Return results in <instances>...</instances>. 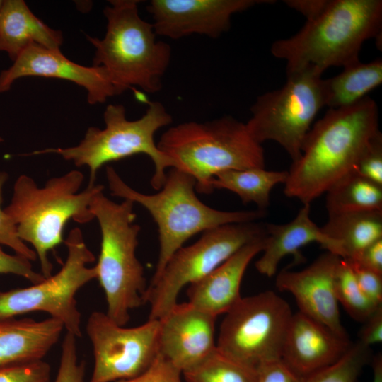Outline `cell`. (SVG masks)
Listing matches in <instances>:
<instances>
[{
	"mask_svg": "<svg viewBox=\"0 0 382 382\" xmlns=\"http://www.w3.org/2000/svg\"><path fill=\"white\" fill-rule=\"evenodd\" d=\"M380 132L376 102L365 97L345 108L328 109L312 125L293 162L284 183V194L303 204L326 193L354 168Z\"/></svg>",
	"mask_w": 382,
	"mask_h": 382,
	"instance_id": "obj_1",
	"label": "cell"
},
{
	"mask_svg": "<svg viewBox=\"0 0 382 382\" xmlns=\"http://www.w3.org/2000/svg\"><path fill=\"white\" fill-rule=\"evenodd\" d=\"M381 0H328L294 35L272 44V54L286 63V72L313 67L323 74L359 60L365 41L381 40Z\"/></svg>",
	"mask_w": 382,
	"mask_h": 382,
	"instance_id": "obj_2",
	"label": "cell"
},
{
	"mask_svg": "<svg viewBox=\"0 0 382 382\" xmlns=\"http://www.w3.org/2000/svg\"><path fill=\"white\" fill-rule=\"evenodd\" d=\"M83 180V173L72 170L40 187L30 177L21 175L14 183L11 202L4 209L18 238L33 247L45 278L52 275L53 265L48 255L63 241L67 221L72 219L86 224L94 219L90 202L104 187L95 184L79 192Z\"/></svg>",
	"mask_w": 382,
	"mask_h": 382,
	"instance_id": "obj_3",
	"label": "cell"
},
{
	"mask_svg": "<svg viewBox=\"0 0 382 382\" xmlns=\"http://www.w3.org/2000/svg\"><path fill=\"white\" fill-rule=\"evenodd\" d=\"M106 178L113 196L141 204L157 225L160 250L150 283L158 279L171 256L195 235L228 224L256 221L266 214L260 209L227 212L206 205L195 193L194 178L176 168L166 173L162 187L152 195L132 188L111 166L106 168Z\"/></svg>",
	"mask_w": 382,
	"mask_h": 382,
	"instance_id": "obj_4",
	"label": "cell"
},
{
	"mask_svg": "<svg viewBox=\"0 0 382 382\" xmlns=\"http://www.w3.org/2000/svg\"><path fill=\"white\" fill-rule=\"evenodd\" d=\"M110 2L104 9V37L87 36L96 48L93 66L105 69L118 95L134 86L149 93L159 91L170 62V45L157 40L153 24L139 16V1Z\"/></svg>",
	"mask_w": 382,
	"mask_h": 382,
	"instance_id": "obj_5",
	"label": "cell"
},
{
	"mask_svg": "<svg viewBox=\"0 0 382 382\" xmlns=\"http://www.w3.org/2000/svg\"><path fill=\"white\" fill-rule=\"evenodd\" d=\"M157 146L175 161L176 169L194 178L199 193L212 192L211 182L221 172L265 168L262 145L245 123L231 116L180 123L166 130Z\"/></svg>",
	"mask_w": 382,
	"mask_h": 382,
	"instance_id": "obj_6",
	"label": "cell"
},
{
	"mask_svg": "<svg viewBox=\"0 0 382 382\" xmlns=\"http://www.w3.org/2000/svg\"><path fill=\"white\" fill-rule=\"evenodd\" d=\"M133 207L129 199L120 204L110 200L103 190L90 202L101 233L96 279L105 294L106 314L122 326L129 321L130 311L144 303L147 288L143 266L136 256L141 228L134 224Z\"/></svg>",
	"mask_w": 382,
	"mask_h": 382,
	"instance_id": "obj_7",
	"label": "cell"
},
{
	"mask_svg": "<svg viewBox=\"0 0 382 382\" xmlns=\"http://www.w3.org/2000/svg\"><path fill=\"white\" fill-rule=\"evenodd\" d=\"M103 119V129L90 127L76 146L34 151L30 155L57 154L78 167L86 166L90 169L88 185H93L98 170L105 163L144 154L154 164L151 185L158 191L166 180V169L176 167L175 161L162 152L154 141L155 133L172 122L164 105L158 101L150 102L141 117L129 120L122 105L110 104Z\"/></svg>",
	"mask_w": 382,
	"mask_h": 382,
	"instance_id": "obj_8",
	"label": "cell"
},
{
	"mask_svg": "<svg viewBox=\"0 0 382 382\" xmlns=\"http://www.w3.org/2000/svg\"><path fill=\"white\" fill-rule=\"evenodd\" d=\"M322 75L311 66L286 72L281 88L260 95L245 123L253 139L260 144L274 141L292 163L297 161L316 116L325 106Z\"/></svg>",
	"mask_w": 382,
	"mask_h": 382,
	"instance_id": "obj_9",
	"label": "cell"
},
{
	"mask_svg": "<svg viewBox=\"0 0 382 382\" xmlns=\"http://www.w3.org/2000/svg\"><path fill=\"white\" fill-rule=\"evenodd\" d=\"M265 224L256 221L222 225L203 232L169 259L158 279L147 286L144 301L149 319L158 320L178 303L181 290L212 272L243 246L265 236Z\"/></svg>",
	"mask_w": 382,
	"mask_h": 382,
	"instance_id": "obj_10",
	"label": "cell"
},
{
	"mask_svg": "<svg viewBox=\"0 0 382 382\" xmlns=\"http://www.w3.org/2000/svg\"><path fill=\"white\" fill-rule=\"evenodd\" d=\"M293 313L288 303L272 291L241 298L225 313L216 349L253 369L282 359Z\"/></svg>",
	"mask_w": 382,
	"mask_h": 382,
	"instance_id": "obj_11",
	"label": "cell"
},
{
	"mask_svg": "<svg viewBox=\"0 0 382 382\" xmlns=\"http://www.w3.org/2000/svg\"><path fill=\"white\" fill-rule=\"evenodd\" d=\"M65 244L67 257L56 274L28 287L0 292V319L34 311L45 312L61 322L66 332L81 337V316L76 295L84 285L96 279L95 266H88L96 258L78 227L69 232Z\"/></svg>",
	"mask_w": 382,
	"mask_h": 382,
	"instance_id": "obj_12",
	"label": "cell"
},
{
	"mask_svg": "<svg viewBox=\"0 0 382 382\" xmlns=\"http://www.w3.org/2000/svg\"><path fill=\"white\" fill-rule=\"evenodd\" d=\"M86 331L91 342L93 368L90 382H117L144 372L159 354V320L132 328L120 325L106 313L93 311Z\"/></svg>",
	"mask_w": 382,
	"mask_h": 382,
	"instance_id": "obj_13",
	"label": "cell"
},
{
	"mask_svg": "<svg viewBox=\"0 0 382 382\" xmlns=\"http://www.w3.org/2000/svg\"><path fill=\"white\" fill-rule=\"evenodd\" d=\"M273 1L151 0V15L157 35L177 40L193 34L216 38L231 27L233 14Z\"/></svg>",
	"mask_w": 382,
	"mask_h": 382,
	"instance_id": "obj_14",
	"label": "cell"
},
{
	"mask_svg": "<svg viewBox=\"0 0 382 382\" xmlns=\"http://www.w3.org/2000/svg\"><path fill=\"white\" fill-rule=\"evenodd\" d=\"M27 76L56 78L73 82L87 92L91 105L103 103L118 95L105 69L86 66L66 58L60 50L31 45L24 50L13 64L0 74V93L8 91L18 79Z\"/></svg>",
	"mask_w": 382,
	"mask_h": 382,
	"instance_id": "obj_15",
	"label": "cell"
},
{
	"mask_svg": "<svg viewBox=\"0 0 382 382\" xmlns=\"http://www.w3.org/2000/svg\"><path fill=\"white\" fill-rule=\"evenodd\" d=\"M342 257L326 251L300 271L284 270L276 277L281 291L289 292L299 312L323 324L337 335L348 337L342 324L335 280Z\"/></svg>",
	"mask_w": 382,
	"mask_h": 382,
	"instance_id": "obj_16",
	"label": "cell"
},
{
	"mask_svg": "<svg viewBox=\"0 0 382 382\" xmlns=\"http://www.w3.org/2000/svg\"><path fill=\"white\" fill-rule=\"evenodd\" d=\"M216 318L178 302L158 319L159 354L182 373L197 366L216 349Z\"/></svg>",
	"mask_w": 382,
	"mask_h": 382,
	"instance_id": "obj_17",
	"label": "cell"
},
{
	"mask_svg": "<svg viewBox=\"0 0 382 382\" xmlns=\"http://www.w3.org/2000/svg\"><path fill=\"white\" fill-rule=\"evenodd\" d=\"M323 324L298 311L293 314L282 360L302 378L339 360L352 345Z\"/></svg>",
	"mask_w": 382,
	"mask_h": 382,
	"instance_id": "obj_18",
	"label": "cell"
},
{
	"mask_svg": "<svg viewBox=\"0 0 382 382\" xmlns=\"http://www.w3.org/2000/svg\"><path fill=\"white\" fill-rule=\"evenodd\" d=\"M266 236L243 246L212 272L190 284L187 302L216 317L231 310L242 298L244 273L253 258L262 251Z\"/></svg>",
	"mask_w": 382,
	"mask_h": 382,
	"instance_id": "obj_19",
	"label": "cell"
},
{
	"mask_svg": "<svg viewBox=\"0 0 382 382\" xmlns=\"http://www.w3.org/2000/svg\"><path fill=\"white\" fill-rule=\"evenodd\" d=\"M310 211L311 204H304L290 222L265 224L267 236L262 255L255 262L258 272L268 277L274 276L281 260L289 255L301 262L300 249L311 243H318L326 251L344 258L341 243L323 232L311 220Z\"/></svg>",
	"mask_w": 382,
	"mask_h": 382,
	"instance_id": "obj_20",
	"label": "cell"
},
{
	"mask_svg": "<svg viewBox=\"0 0 382 382\" xmlns=\"http://www.w3.org/2000/svg\"><path fill=\"white\" fill-rule=\"evenodd\" d=\"M63 330L62 323L51 317L0 319V367L42 360Z\"/></svg>",
	"mask_w": 382,
	"mask_h": 382,
	"instance_id": "obj_21",
	"label": "cell"
},
{
	"mask_svg": "<svg viewBox=\"0 0 382 382\" xmlns=\"http://www.w3.org/2000/svg\"><path fill=\"white\" fill-rule=\"evenodd\" d=\"M62 33L44 23L22 0H6L0 7V51L12 60L27 47L40 45L59 50Z\"/></svg>",
	"mask_w": 382,
	"mask_h": 382,
	"instance_id": "obj_22",
	"label": "cell"
},
{
	"mask_svg": "<svg viewBox=\"0 0 382 382\" xmlns=\"http://www.w3.org/2000/svg\"><path fill=\"white\" fill-rule=\"evenodd\" d=\"M323 232L340 242L345 257L356 260L362 251L382 238V212H354L328 214Z\"/></svg>",
	"mask_w": 382,
	"mask_h": 382,
	"instance_id": "obj_23",
	"label": "cell"
},
{
	"mask_svg": "<svg viewBox=\"0 0 382 382\" xmlns=\"http://www.w3.org/2000/svg\"><path fill=\"white\" fill-rule=\"evenodd\" d=\"M337 75L323 79L325 104L329 109L352 105L382 83V60H359L344 67Z\"/></svg>",
	"mask_w": 382,
	"mask_h": 382,
	"instance_id": "obj_24",
	"label": "cell"
},
{
	"mask_svg": "<svg viewBox=\"0 0 382 382\" xmlns=\"http://www.w3.org/2000/svg\"><path fill=\"white\" fill-rule=\"evenodd\" d=\"M288 171L267 170L265 168L229 170L216 174L211 182L212 190L225 189L236 193L243 204L254 203L265 211L274 186L285 183Z\"/></svg>",
	"mask_w": 382,
	"mask_h": 382,
	"instance_id": "obj_25",
	"label": "cell"
},
{
	"mask_svg": "<svg viewBox=\"0 0 382 382\" xmlns=\"http://www.w3.org/2000/svg\"><path fill=\"white\" fill-rule=\"evenodd\" d=\"M326 194L328 214L382 212V186L354 171L339 180Z\"/></svg>",
	"mask_w": 382,
	"mask_h": 382,
	"instance_id": "obj_26",
	"label": "cell"
},
{
	"mask_svg": "<svg viewBox=\"0 0 382 382\" xmlns=\"http://www.w3.org/2000/svg\"><path fill=\"white\" fill-rule=\"evenodd\" d=\"M184 382H257V369L238 362L217 349L183 373Z\"/></svg>",
	"mask_w": 382,
	"mask_h": 382,
	"instance_id": "obj_27",
	"label": "cell"
},
{
	"mask_svg": "<svg viewBox=\"0 0 382 382\" xmlns=\"http://www.w3.org/2000/svg\"><path fill=\"white\" fill-rule=\"evenodd\" d=\"M336 296L339 303L358 322L364 323L381 305L369 299L361 290L349 262L341 258L335 280Z\"/></svg>",
	"mask_w": 382,
	"mask_h": 382,
	"instance_id": "obj_28",
	"label": "cell"
},
{
	"mask_svg": "<svg viewBox=\"0 0 382 382\" xmlns=\"http://www.w3.org/2000/svg\"><path fill=\"white\" fill-rule=\"evenodd\" d=\"M370 359V347L357 341L339 360L304 378L303 382H357Z\"/></svg>",
	"mask_w": 382,
	"mask_h": 382,
	"instance_id": "obj_29",
	"label": "cell"
},
{
	"mask_svg": "<svg viewBox=\"0 0 382 382\" xmlns=\"http://www.w3.org/2000/svg\"><path fill=\"white\" fill-rule=\"evenodd\" d=\"M76 337L66 332L54 382H84L85 363L79 361Z\"/></svg>",
	"mask_w": 382,
	"mask_h": 382,
	"instance_id": "obj_30",
	"label": "cell"
},
{
	"mask_svg": "<svg viewBox=\"0 0 382 382\" xmlns=\"http://www.w3.org/2000/svg\"><path fill=\"white\" fill-rule=\"evenodd\" d=\"M0 382H51V368L43 359L1 366Z\"/></svg>",
	"mask_w": 382,
	"mask_h": 382,
	"instance_id": "obj_31",
	"label": "cell"
},
{
	"mask_svg": "<svg viewBox=\"0 0 382 382\" xmlns=\"http://www.w3.org/2000/svg\"><path fill=\"white\" fill-rule=\"evenodd\" d=\"M7 178L6 173L0 172V245L8 246L16 254L23 256L30 261H35L37 259L35 251L18 238L14 224L1 207L3 187Z\"/></svg>",
	"mask_w": 382,
	"mask_h": 382,
	"instance_id": "obj_32",
	"label": "cell"
},
{
	"mask_svg": "<svg viewBox=\"0 0 382 382\" xmlns=\"http://www.w3.org/2000/svg\"><path fill=\"white\" fill-rule=\"evenodd\" d=\"M354 172L382 186V134L371 140L359 159Z\"/></svg>",
	"mask_w": 382,
	"mask_h": 382,
	"instance_id": "obj_33",
	"label": "cell"
},
{
	"mask_svg": "<svg viewBox=\"0 0 382 382\" xmlns=\"http://www.w3.org/2000/svg\"><path fill=\"white\" fill-rule=\"evenodd\" d=\"M117 382H184L183 373L158 354L152 364L139 376Z\"/></svg>",
	"mask_w": 382,
	"mask_h": 382,
	"instance_id": "obj_34",
	"label": "cell"
},
{
	"mask_svg": "<svg viewBox=\"0 0 382 382\" xmlns=\"http://www.w3.org/2000/svg\"><path fill=\"white\" fill-rule=\"evenodd\" d=\"M30 262L18 254H8L0 245V274H12L22 277L33 284L38 283L45 277L33 270Z\"/></svg>",
	"mask_w": 382,
	"mask_h": 382,
	"instance_id": "obj_35",
	"label": "cell"
},
{
	"mask_svg": "<svg viewBox=\"0 0 382 382\" xmlns=\"http://www.w3.org/2000/svg\"><path fill=\"white\" fill-rule=\"evenodd\" d=\"M347 261L362 292L376 304H382V274Z\"/></svg>",
	"mask_w": 382,
	"mask_h": 382,
	"instance_id": "obj_36",
	"label": "cell"
},
{
	"mask_svg": "<svg viewBox=\"0 0 382 382\" xmlns=\"http://www.w3.org/2000/svg\"><path fill=\"white\" fill-rule=\"evenodd\" d=\"M257 382H303L282 359L270 362L257 369Z\"/></svg>",
	"mask_w": 382,
	"mask_h": 382,
	"instance_id": "obj_37",
	"label": "cell"
},
{
	"mask_svg": "<svg viewBox=\"0 0 382 382\" xmlns=\"http://www.w3.org/2000/svg\"><path fill=\"white\" fill-rule=\"evenodd\" d=\"M358 342L369 347L382 342V305L364 322Z\"/></svg>",
	"mask_w": 382,
	"mask_h": 382,
	"instance_id": "obj_38",
	"label": "cell"
},
{
	"mask_svg": "<svg viewBox=\"0 0 382 382\" xmlns=\"http://www.w3.org/2000/svg\"><path fill=\"white\" fill-rule=\"evenodd\" d=\"M349 261L382 274V238L364 249L356 260Z\"/></svg>",
	"mask_w": 382,
	"mask_h": 382,
	"instance_id": "obj_39",
	"label": "cell"
},
{
	"mask_svg": "<svg viewBox=\"0 0 382 382\" xmlns=\"http://www.w3.org/2000/svg\"><path fill=\"white\" fill-rule=\"evenodd\" d=\"M284 2L308 20L315 17L323 9L328 0H286Z\"/></svg>",
	"mask_w": 382,
	"mask_h": 382,
	"instance_id": "obj_40",
	"label": "cell"
},
{
	"mask_svg": "<svg viewBox=\"0 0 382 382\" xmlns=\"http://www.w3.org/2000/svg\"><path fill=\"white\" fill-rule=\"evenodd\" d=\"M372 368V382H382V355L381 353H378L373 357Z\"/></svg>",
	"mask_w": 382,
	"mask_h": 382,
	"instance_id": "obj_41",
	"label": "cell"
},
{
	"mask_svg": "<svg viewBox=\"0 0 382 382\" xmlns=\"http://www.w3.org/2000/svg\"><path fill=\"white\" fill-rule=\"evenodd\" d=\"M2 3H3V1H1V0H0V7H1Z\"/></svg>",
	"mask_w": 382,
	"mask_h": 382,
	"instance_id": "obj_42",
	"label": "cell"
},
{
	"mask_svg": "<svg viewBox=\"0 0 382 382\" xmlns=\"http://www.w3.org/2000/svg\"><path fill=\"white\" fill-rule=\"evenodd\" d=\"M2 141V139L0 137V142Z\"/></svg>",
	"mask_w": 382,
	"mask_h": 382,
	"instance_id": "obj_43",
	"label": "cell"
}]
</instances>
